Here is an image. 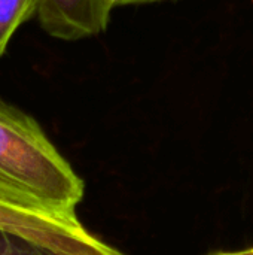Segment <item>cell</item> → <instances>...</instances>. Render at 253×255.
I'll use <instances>...</instances> for the list:
<instances>
[{
    "label": "cell",
    "mask_w": 253,
    "mask_h": 255,
    "mask_svg": "<svg viewBox=\"0 0 253 255\" xmlns=\"http://www.w3.org/2000/svg\"><path fill=\"white\" fill-rule=\"evenodd\" d=\"M84 190L40 124L0 97V199L73 215Z\"/></svg>",
    "instance_id": "obj_1"
},
{
    "label": "cell",
    "mask_w": 253,
    "mask_h": 255,
    "mask_svg": "<svg viewBox=\"0 0 253 255\" xmlns=\"http://www.w3.org/2000/svg\"><path fill=\"white\" fill-rule=\"evenodd\" d=\"M0 230L58 255H125L92 235L76 214L66 215L0 199Z\"/></svg>",
    "instance_id": "obj_2"
},
{
    "label": "cell",
    "mask_w": 253,
    "mask_h": 255,
    "mask_svg": "<svg viewBox=\"0 0 253 255\" xmlns=\"http://www.w3.org/2000/svg\"><path fill=\"white\" fill-rule=\"evenodd\" d=\"M36 15L46 34L60 40L97 36L110 19L100 0H37Z\"/></svg>",
    "instance_id": "obj_3"
},
{
    "label": "cell",
    "mask_w": 253,
    "mask_h": 255,
    "mask_svg": "<svg viewBox=\"0 0 253 255\" xmlns=\"http://www.w3.org/2000/svg\"><path fill=\"white\" fill-rule=\"evenodd\" d=\"M37 0H0V57L21 24L36 15Z\"/></svg>",
    "instance_id": "obj_4"
},
{
    "label": "cell",
    "mask_w": 253,
    "mask_h": 255,
    "mask_svg": "<svg viewBox=\"0 0 253 255\" xmlns=\"http://www.w3.org/2000/svg\"><path fill=\"white\" fill-rule=\"evenodd\" d=\"M0 255H58L22 236L0 230Z\"/></svg>",
    "instance_id": "obj_5"
},
{
    "label": "cell",
    "mask_w": 253,
    "mask_h": 255,
    "mask_svg": "<svg viewBox=\"0 0 253 255\" xmlns=\"http://www.w3.org/2000/svg\"><path fill=\"white\" fill-rule=\"evenodd\" d=\"M209 255H253V247L248 250H242V251H233V253H227V251H218V253H212Z\"/></svg>",
    "instance_id": "obj_6"
},
{
    "label": "cell",
    "mask_w": 253,
    "mask_h": 255,
    "mask_svg": "<svg viewBox=\"0 0 253 255\" xmlns=\"http://www.w3.org/2000/svg\"><path fill=\"white\" fill-rule=\"evenodd\" d=\"M119 1L121 0H100V3L103 4V7L110 13L116 6H119Z\"/></svg>",
    "instance_id": "obj_7"
},
{
    "label": "cell",
    "mask_w": 253,
    "mask_h": 255,
    "mask_svg": "<svg viewBox=\"0 0 253 255\" xmlns=\"http://www.w3.org/2000/svg\"><path fill=\"white\" fill-rule=\"evenodd\" d=\"M155 1H163V0H121L119 6H124V4H143V3H155Z\"/></svg>",
    "instance_id": "obj_8"
}]
</instances>
